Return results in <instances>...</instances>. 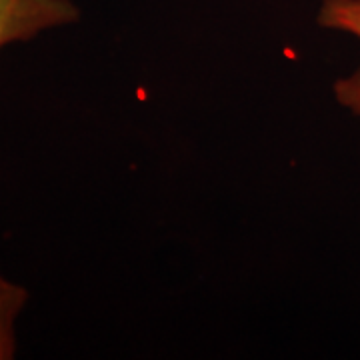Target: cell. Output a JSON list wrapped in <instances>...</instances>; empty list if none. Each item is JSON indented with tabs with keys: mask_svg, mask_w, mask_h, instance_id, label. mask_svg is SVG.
<instances>
[{
	"mask_svg": "<svg viewBox=\"0 0 360 360\" xmlns=\"http://www.w3.org/2000/svg\"><path fill=\"white\" fill-rule=\"evenodd\" d=\"M78 18L80 11L72 0H0V51Z\"/></svg>",
	"mask_w": 360,
	"mask_h": 360,
	"instance_id": "cell-1",
	"label": "cell"
},
{
	"mask_svg": "<svg viewBox=\"0 0 360 360\" xmlns=\"http://www.w3.org/2000/svg\"><path fill=\"white\" fill-rule=\"evenodd\" d=\"M28 302V290L0 272V360L16 356V321Z\"/></svg>",
	"mask_w": 360,
	"mask_h": 360,
	"instance_id": "cell-2",
	"label": "cell"
},
{
	"mask_svg": "<svg viewBox=\"0 0 360 360\" xmlns=\"http://www.w3.org/2000/svg\"><path fill=\"white\" fill-rule=\"evenodd\" d=\"M319 25L360 40V0H322Z\"/></svg>",
	"mask_w": 360,
	"mask_h": 360,
	"instance_id": "cell-3",
	"label": "cell"
},
{
	"mask_svg": "<svg viewBox=\"0 0 360 360\" xmlns=\"http://www.w3.org/2000/svg\"><path fill=\"white\" fill-rule=\"evenodd\" d=\"M335 98L352 115L360 116V68L335 82Z\"/></svg>",
	"mask_w": 360,
	"mask_h": 360,
	"instance_id": "cell-4",
	"label": "cell"
}]
</instances>
